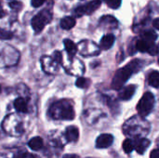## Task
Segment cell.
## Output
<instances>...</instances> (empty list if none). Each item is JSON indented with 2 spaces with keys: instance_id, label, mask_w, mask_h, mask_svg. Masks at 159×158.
Returning a JSON list of instances; mask_svg holds the SVG:
<instances>
[{
  "instance_id": "e0dca14e",
  "label": "cell",
  "mask_w": 159,
  "mask_h": 158,
  "mask_svg": "<svg viewBox=\"0 0 159 158\" xmlns=\"http://www.w3.org/2000/svg\"><path fill=\"white\" fill-rule=\"evenodd\" d=\"M28 146L33 151H39V150H41L43 148V146H44V142H43L42 138H40V137H34L33 139H31L29 141Z\"/></svg>"
},
{
  "instance_id": "ba28073f",
  "label": "cell",
  "mask_w": 159,
  "mask_h": 158,
  "mask_svg": "<svg viewBox=\"0 0 159 158\" xmlns=\"http://www.w3.org/2000/svg\"><path fill=\"white\" fill-rule=\"evenodd\" d=\"M41 64H42V68L43 71L48 73V74H55L58 72V65L59 63L50 57H43L41 59Z\"/></svg>"
},
{
  "instance_id": "30bf717a",
  "label": "cell",
  "mask_w": 159,
  "mask_h": 158,
  "mask_svg": "<svg viewBox=\"0 0 159 158\" xmlns=\"http://www.w3.org/2000/svg\"><path fill=\"white\" fill-rule=\"evenodd\" d=\"M133 145L137 153L143 155L150 145V141L145 138H137L133 141Z\"/></svg>"
},
{
  "instance_id": "277c9868",
  "label": "cell",
  "mask_w": 159,
  "mask_h": 158,
  "mask_svg": "<svg viewBox=\"0 0 159 158\" xmlns=\"http://www.w3.org/2000/svg\"><path fill=\"white\" fill-rule=\"evenodd\" d=\"M52 20V15L48 10H42L36 14L31 20V24L35 33H40L44 27Z\"/></svg>"
},
{
  "instance_id": "d4e9b609",
  "label": "cell",
  "mask_w": 159,
  "mask_h": 158,
  "mask_svg": "<svg viewBox=\"0 0 159 158\" xmlns=\"http://www.w3.org/2000/svg\"><path fill=\"white\" fill-rule=\"evenodd\" d=\"M9 7L12 10H16V11H20L22 8V4L19 1H12L9 3Z\"/></svg>"
},
{
  "instance_id": "7a4b0ae2",
  "label": "cell",
  "mask_w": 159,
  "mask_h": 158,
  "mask_svg": "<svg viewBox=\"0 0 159 158\" xmlns=\"http://www.w3.org/2000/svg\"><path fill=\"white\" fill-rule=\"evenodd\" d=\"M140 67V61L139 60H134L123 68L119 69L112 81V88L116 90H119L122 88L123 85L129 80V78L131 76L133 73H135Z\"/></svg>"
},
{
  "instance_id": "4dcf8cb0",
  "label": "cell",
  "mask_w": 159,
  "mask_h": 158,
  "mask_svg": "<svg viewBox=\"0 0 159 158\" xmlns=\"http://www.w3.org/2000/svg\"><path fill=\"white\" fill-rule=\"evenodd\" d=\"M62 158H79V156L76 155H65Z\"/></svg>"
},
{
  "instance_id": "6da1fadb",
  "label": "cell",
  "mask_w": 159,
  "mask_h": 158,
  "mask_svg": "<svg viewBox=\"0 0 159 158\" xmlns=\"http://www.w3.org/2000/svg\"><path fill=\"white\" fill-rule=\"evenodd\" d=\"M48 114L51 118L56 120H73L75 116L72 103L66 100L53 103L49 108Z\"/></svg>"
},
{
  "instance_id": "52a82bcc",
  "label": "cell",
  "mask_w": 159,
  "mask_h": 158,
  "mask_svg": "<svg viewBox=\"0 0 159 158\" xmlns=\"http://www.w3.org/2000/svg\"><path fill=\"white\" fill-rule=\"evenodd\" d=\"M136 48L141 52H148L150 55H157L158 53V47L154 43H148L143 39L137 41Z\"/></svg>"
},
{
  "instance_id": "9c48e42d",
  "label": "cell",
  "mask_w": 159,
  "mask_h": 158,
  "mask_svg": "<svg viewBox=\"0 0 159 158\" xmlns=\"http://www.w3.org/2000/svg\"><path fill=\"white\" fill-rule=\"evenodd\" d=\"M114 142V137L111 134H102L97 138L96 147L100 149H104L110 147Z\"/></svg>"
},
{
  "instance_id": "7402d4cb",
  "label": "cell",
  "mask_w": 159,
  "mask_h": 158,
  "mask_svg": "<svg viewBox=\"0 0 159 158\" xmlns=\"http://www.w3.org/2000/svg\"><path fill=\"white\" fill-rule=\"evenodd\" d=\"M89 84H90V81L84 77H79L75 82L76 87L80 88H87L89 86Z\"/></svg>"
},
{
  "instance_id": "d6986e66",
  "label": "cell",
  "mask_w": 159,
  "mask_h": 158,
  "mask_svg": "<svg viewBox=\"0 0 159 158\" xmlns=\"http://www.w3.org/2000/svg\"><path fill=\"white\" fill-rule=\"evenodd\" d=\"M157 38V34L152 30L145 31L141 35V39H143V40H144V41H146L148 43H155Z\"/></svg>"
},
{
  "instance_id": "484cf974",
  "label": "cell",
  "mask_w": 159,
  "mask_h": 158,
  "mask_svg": "<svg viewBox=\"0 0 159 158\" xmlns=\"http://www.w3.org/2000/svg\"><path fill=\"white\" fill-rule=\"evenodd\" d=\"M15 158H35V156H34L33 155H30L28 152L26 151H20L17 155Z\"/></svg>"
},
{
  "instance_id": "44dd1931",
  "label": "cell",
  "mask_w": 159,
  "mask_h": 158,
  "mask_svg": "<svg viewBox=\"0 0 159 158\" xmlns=\"http://www.w3.org/2000/svg\"><path fill=\"white\" fill-rule=\"evenodd\" d=\"M123 149L125 151L126 154H130L133 150H134V145H133V142L130 139H127L125 140V142H123Z\"/></svg>"
},
{
  "instance_id": "2e32d148",
  "label": "cell",
  "mask_w": 159,
  "mask_h": 158,
  "mask_svg": "<svg viewBox=\"0 0 159 158\" xmlns=\"http://www.w3.org/2000/svg\"><path fill=\"white\" fill-rule=\"evenodd\" d=\"M14 107L16 109L17 112L19 113H27L28 112V106H27V102L26 101L20 97V98H17L15 101H14Z\"/></svg>"
},
{
  "instance_id": "cb8c5ba5",
  "label": "cell",
  "mask_w": 159,
  "mask_h": 158,
  "mask_svg": "<svg viewBox=\"0 0 159 158\" xmlns=\"http://www.w3.org/2000/svg\"><path fill=\"white\" fill-rule=\"evenodd\" d=\"M107 6L113 9L118 8L121 5V0H104Z\"/></svg>"
},
{
  "instance_id": "5b68a950",
  "label": "cell",
  "mask_w": 159,
  "mask_h": 158,
  "mask_svg": "<svg viewBox=\"0 0 159 158\" xmlns=\"http://www.w3.org/2000/svg\"><path fill=\"white\" fill-rule=\"evenodd\" d=\"M155 105V97L151 92H146L143 98L140 100L138 105H137V110L140 115L142 116H147L153 110Z\"/></svg>"
},
{
  "instance_id": "d6a6232c",
  "label": "cell",
  "mask_w": 159,
  "mask_h": 158,
  "mask_svg": "<svg viewBox=\"0 0 159 158\" xmlns=\"http://www.w3.org/2000/svg\"><path fill=\"white\" fill-rule=\"evenodd\" d=\"M0 93H1V86H0Z\"/></svg>"
},
{
  "instance_id": "83f0119b",
  "label": "cell",
  "mask_w": 159,
  "mask_h": 158,
  "mask_svg": "<svg viewBox=\"0 0 159 158\" xmlns=\"http://www.w3.org/2000/svg\"><path fill=\"white\" fill-rule=\"evenodd\" d=\"M46 0H32L31 1V4L34 7H41L44 3H45Z\"/></svg>"
},
{
  "instance_id": "8992f818",
  "label": "cell",
  "mask_w": 159,
  "mask_h": 158,
  "mask_svg": "<svg viewBox=\"0 0 159 158\" xmlns=\"http://www.w3.org/2000/svg\"><path fill=\"white\" fill-rule=\"evenodd\" d=\"M102 5V2L100 0H93L86 5L79 6L75 9V15L76 17H81L83 15H89L93 13L95 10H97Z\"/></svg>"
},
{
  "instance_id": "8fae6325",
  "label": "cell",
  "mask_w": 159,
  "mask_h": 158,
  "mask_svg": "<svg viewBox=\"0 0 159 158\" xmlns=\"http://www.w3.org/2000/svg\"><path fill=\"white\" fill-rule=\"evenodd\" d=\"M65 138L67 142H76L79 138V130L75 126H70L66 129L65 130Z\"/></svg>"
},
{
  "instance_id": "4316f807",
  "label": "cell",
  "mask_w": 159,
  "mask_h": 158,
  "mask_svg": "<svg viewBox=\"0 0 159 158\" xmlns=\"http://www.w3.org/2000/svg\"><path fill=\"white\" fill-rule=\"evenodd\" d=\"M53 59L59 63V64H61L62 63V54L61 51H55L54 52V55H53Z\"/></svg>"
},
{
  "instance_id": "ffe728a7",
  "label": "cell",
  "mask_w": 159,
  "mask_h": 158,
  "mask_svg": "<svg viewBox=\"0 0 159 158\" xmlns=\"http://www.w3.org/2000/svg\"><path fill=\"white\" fill-rule=\"evenodd\" d=\"M148 83L153 88H159V72L154 71L149 74Z\"/></svg>"
},
{
  "instance_id": "603a6c76",
  "label": "cell",
  "mask_w": 159,
  "mask_h": 158,
  "mask_svg": "<svg viewBox=\"0 0 159 158\" xmlns=\"http://www.w3.org/2000/svg\"><path fill=\"white\" fill-rule=\"evenodd\" d=\"M13 37V34L9 31L0 28V39L1 40H9Z\"/></svg>"
},
{
  "instance_id": "4fadbf2b",
  "label": "cell",
  "mask_w": 159,
  "mask_h": 158,
  "mask_svg": "<svg viewBox=\"0 0 159 158\" xmlns=\"http://www.w3.org/2000/svg\"><path fill=\"white\" fill-rule=\"evenodd\" d=\"M115 40H116L115 35L112 34H109L104 35V36L102 38L101 42H100V47H101V48H102V49H104V50H107V49L111 48L112 46H113L114 43H115Z\"/></svg>"
},
{
  "instance_id": "7c38bea8",
  "label": "cell",
  "mask_w": 159,
  "mask_h": 158,
  "mask_svg": "<svg viewBox=\"0 0 159 158\" xmlns=\"http://www.w3.org/2000/svg\"><path fill=\"white\" fill-rule=\"evenodd\" d=\"M100 25L104 27V28H116L117 27V20L109 15L103 16L101 20H100Z\"/></svg>"
},
{
  "instance_id": "9a60e30c",
  "label": "cell",
  "mask_w": 159,
  "mask_h": 158,
  "mask_svg": "<svg viewBox=\"0 0 159 158\" xmlns=\"http://www.w3.org/2000/svg\"><path fill=\"white\" fill-rule=\"evenodd\" d=\"M134 93H135V86L130 85L126 87L119 92V98L123 101H128L132 98Z\"/></svg>"
},
{
  "instance_id": "5bb4252c",
  "label": "cell",
  "mask_w": 159,
  "mask_h": 158,
  "mask_svg": "<svg viewBox=\"0 0 159 158\" xmlns=\"http://www.w3.org/2000/svg\"><path fill=\"white\" fill-rule=\"evenodd\" d=\"M63 44H64V47H65V50L68 53L69 58L72 59L77 52V46L70 39H64Z\"/></svg>"
},
{
  "instance_id": "3957f363",
  "label": "cell",
  "mask_w": 159,
  "mask_h": 158,
  "mask_svg": "<svg viewBox=\"0 0 159 158\" xmlns=\"http://www.w3.org/2000/svg\"><path fill=\"white\" fill-rule=\"evenodd\" d=\"M3 129L11 136H20L24 132L22 122L16 115H7L2 124Z\"/></svg>"
},
{
  "instance_id": "1f68e13d",
  "label": "cell",
  "mask_w": 159,
  "mask_h": 158,
  "mask_svg": "<svg viewBox=\"0 0 159 158\" xmlns=\"http://www.w3.org/2000/svg\"><path fill=\"white\" fill-rule=\"evenodd\" d=\"M5 15H6V13H5V11L3 10V8L1 7V1H0V18H3Z\"/></svg>"
},
{
  "instance_id": "f546056e",
  "label": "cell",
  "mask_w": 159,
  "mask_h": 158,
  "mask_svg": "<svg viewBox=\"0 0 159 158\" xmlns=\"http://www.w3.org/2000/svg\"><path fill=\"white\" fill-rule=\"evenodd\" d=\"M153 25H154V27H155L156 29L159 30V18L156 19V20L153 21Z\"/></svg>"
},
{
  "instance_id": "f1b7e54d",
  "label": "cell",
  "mask_w": 159,
  "mask_h": 158,
  "mask_svg": "<svg viewBox=\"0 0 159 158\" xmlns=\"http://www.w3.org/2000/svg\"><path fill=\"white\" fill-rule=\"evenodd\" d=\"M150 158H159V149H155L151 152Z\"/></svg>"
},
{
  "instance_id": "ac0fdd59",
  "label": "cell",
  "mask_w": 159,
  "mask_h": 158,
  "mask_svg": "<svg viewBox=\"0 0 159 158\" xmlns=\"http://www.w3.org/2000/svg\"><path fill=\"white\" fill-rule=\"evenodd\" d=\"M75 25V19L71 16H67L61 19V27L64 30H70Z\"/></svg>"
}]
</instances>
